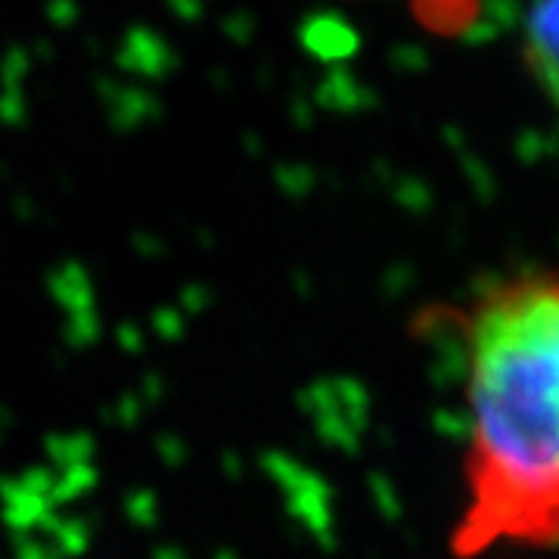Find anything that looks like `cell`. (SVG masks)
Instances as JSON below:
<instances>
[{"instance_id":"6da1fadb","label":"cell","mask_w":559,"mask_h":559,"mask_svg":"<svg viewBox=\"0 0 559 559\" xmlns=\"http://www.w3.org/2000/svg\"><path fill=\"white\" fill-rule=\"evenodd\" d=\"M463 367L454 559L559 550V271L525 267L441 308Z\"/></svg>"},{"instance_id":"7a4b0ae2","label":"cell","mask_w":559,"mask_h":559,"mask_svg":"<svg viewBox=\"0 0 559 559\" xmlns=\"http://www.w3.org/2000/svg\"><path fill=\"white\" fill-rule=\"evenodd\" d=\"M522 57L547 100L559 109V0L532 3L522 32Z\"/></svg>"}]
</instances>
